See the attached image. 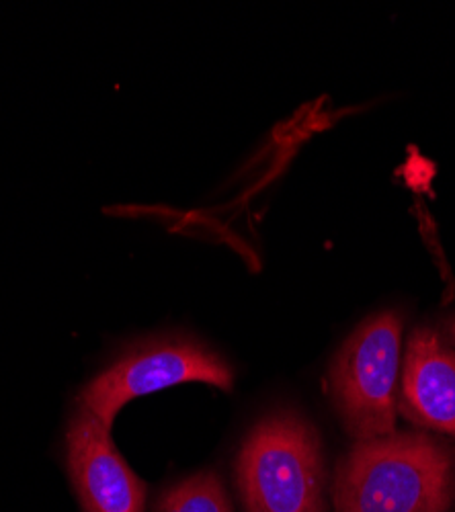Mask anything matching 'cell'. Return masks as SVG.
Returning a JSON list of instances; mask_svg holds the SVG:
<instances>
[{
	"instance_id": "cell-1",
	"label": "cell",
	"mask_w": 455,
	"mask_h": 512,
	"mask_svg": "<svg viewBox=\"0 0 455 512\" xmlns=\"http://www.w3.org/2000/svg\"><path fill=\"white\" fill-rule=\"evenodd\" d=\"M455 451L423 433L357 441L335 476L337 512H447Z\"/></svg>"
},
{
	"instance_id": "cell-2",
	"label": "cell",
	"mask_w": 455,
	"mask_h": 512,
	"mask_svg": "<svg viewBox=\"0 0 455 512\" xmlns=\"http://www.w3.org/2000/svg\"><path fill=\"white\" fill-rule=\"evenodd\" d=\"M236 480L246 512H324L316 429L296 412L267 416L242 443Z\"/></svg>"
},
{
	"instance_id": "cell-3",
	"label": "cell",
	"mask_w": 455,
	"mask_h": 512,
	"mask_svg": "<svg viewBox=\"0 0 455 512\" xmlns=\"http://www.w3.org/2000/svg\"><path fill=\"white\" fill-rule=\"evenodd\" d=\"M402 324L396 312L371 316L349 336L330 369L335 406L357 441L394 433Z\"/></svg>"
},
{
	"instance_id": "cell-4",
	"label": "cell",
	"mask_w": 455,
	"mask_h": 512,
	"mask_svg": "<svg viewBox=\"0 0 455 512\" xmlns=\"http://www.w3.org/2000/svg\"><path fill=\"white\" fill-rule=\"evenodd\" d=\"M195 381L230 392L234 371L224 357L199 340L152 338L121 353L80 392L78 404L111 429L117 412L128 402Z\"/></svg>"
},
{
	"instance_id": "cell-5",
	"label": "cell",
	"mask_w": 455,
	"mask_h": 512,
	"mask_svg": "<svg viewBox=\"0 0 455 512\" xmlns=\"http://www.w3.org/2000/svg\"><path fill=\"white\" fill-rule=\"evenodd\" d=\"M111 429L78 410L66 433V465L85 512H144L146 484L134 474L111 439Z\"/></svg>"
},
{
	"instance_id": "cell-6",
	"label": "cell",
	"mask_w": 455,
	"mask_h": 512,
	"mask_svg": "<svg viewBox=\"0 0 455 512\" xmlns=\"http://www.w3.org/2000/svg\"><path fill=\"white\" fill-rule=\"evenodd\" d=\"M400 383L404 418L455 437V353L435 330L412 332Z\"/></svg>"
},
{
	"instance_id": "cell-7",
	"label": "cell",
	"mask_w": 455,
	"mask_h": 512,
	"mask_svg": "<svg viewBox=\"0 0 455 512\" xmlns=\"http://www.w3.org/2000/svg\"><path fill=\"white\" fill-rule=\"evenodd\" d=\"M154 512H234V508L220 476L205 469L164 490Z\"/></svg>"
},
{
	"instance_id": "cell-8",
	"label": "cell",
	"mask_w": 455,
	"mask_h": 512,
	"mask_svg": "<svg viewBox=\"0 0 455 512\" xmlns=\"http://www.w3.org/2000/svg\"><path fill=\"white\" fill-rule=\"evenodd\" d=\"M447 328H449V336H451V340H453V345H455V318H451V320H449Z\"/></svg>"
}]
</instances>
